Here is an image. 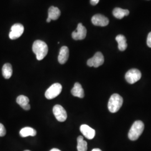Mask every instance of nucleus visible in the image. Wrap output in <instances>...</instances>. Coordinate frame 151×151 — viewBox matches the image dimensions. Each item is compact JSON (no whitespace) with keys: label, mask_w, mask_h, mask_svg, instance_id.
<instances>
[{"label":"nucleus","mask_w":151,"mask_h":151,"mask_svg":"<svg viewBox=\"0 0 151 151\" xmlns=\"http://www.w3.org/2000/svg\"><path fill=\"white\" fill-rule=\"evenodd\" d=\"M32 51L36 55L38 60H43L48 54V47L47 44L43 41L37 40L35 41L32 45Z\"/></svg>","instance_id":"obj_1"},{"label":"nucleus","mask_w":151,"mask_h":151,"mask_svg":"<svg viewBox=\"0 0 151 151\" xmlns=\"http://www.w3.org/2000/svg\"><path fill=\"white\" fill-rule=\"evenodd\" d=\"M145 128V125L143 123L137 120L132 125L128 133V138L131 140H136L139 138L140 135L142 134Z\"/></svg>","instance_id":"obj_2"},{"label":"nucleus","mask_w":151,"mask_h":151,"mask_svg":"<svg viewBox=\"0 0 151 151\" xmlns=\"http://www.w3.org/2000/svg\"><path fill=\"white\" fill-rule=\"evenodd\" d=\"M123 103V99L118 93H114L111 96L109 102L108 107L110 112L112 113H116L119 111Z\"/></svg>","instance_id":"obj_3"},{"label":"nucleus","mask_w":151,"mask_h":151,"mask_svg":"<svg viewBox=\"0 0 151 151\" xmlns=\"http://www.w3.org/2000/svg\"><path fill=\"white\" fill-rule=\"evenodd\" d=\"M62 86L60 83H54L47 89L45 93V96L49 100L53 99L60 95L62 92Z\"/></svg>","instance_id":"obj_4"},{"label":"nucleus","mask_w":151,"mask_h":151,"mask_svg":"<svg viewBox=\"0 0 151 151\" xmlns=\"http://www.w3.org/2000/svg\"><path fill=\"white\" fill-rule=\"evenodd\" d=\"M142 77L140 70L133 68L128 70L125 74V80L130 84H133L139 81Z\"/></svg>","instance_id":"obj_5"},{"label":"nucleus","mask_w":151,"mask_h":151,"mask_svg":"<svg viewBox=\"0 0 151 151\" xmlns=\"http://www.w3.org/2000/svg\"><path fill=\"white\" fill-rule=\"evenodd\" d=\"M53 112L56 119L60 122H63L67 118V114L64 108L60 105H55L53 109Z\"/></svg>","instance_id":"obj_6"},{"label":"nucleus","mask_w":151,"mask_h":151,"mask_svg":"<svg viewBox=\"0 0 151 151\" xmlns=\"http://www.w3.org/2000/svg\"><path fill=\"white\" fill-rule=\"evenodd\" d=\"M104 62V57L101 52H97L91 58L87 60V64L89 67H94L95 68L103 65Z\"/></svg>","instance_id":"obj_7"},{"label":"nucleus","mask_w":151,"mask_h":151,"mask_svg":"<svg viewBox=\"0 0 151 151\" xmlns=\"http://www.w3.org/2000/svg\"><path fill=\"white\" fill-rule=\"evenodd\" d=\"M87 34V30L82 23H79L77 25V29L72 34V37L76 40H83L86 38Z\"/></svg>","instance_id":"obj_8"},{"label":"nucleus","mask_w":151,"mask_h":151,"mask_svg":"<svg viewBox=\"0 0 151 151\" xmlns=\"http://www.w3.org/2000/svg\"><path fill=\"white\" fill-rule=\"evenodd\" d=\"M24 31V27L21 24H15L12 26L11 32L9 34V38L12 40L20 37Z\"/></svg>","instance_id":"obj_9"},{"label":"nucleus","mask_w":151,"mask_h":151,"mask_svg":"<svg viewBox=\"0 0 151 151\" xmlns=\"http://www.w3.org/2000/svg\"><path fill=\"white\" fill-rule=\"evenodd\" d=\"M91 22L94 25L99 27H106L109 23L108 18L101 14H96L93 16Z\"/></svg>","instance_id":"obj_10"},{"label":"nucleus","mask_w":151,"mask_h":151,"mask_svg":"<svg viewBox=\"0 0 151 151\" xmlns=\"http://www.w3.org/2000/svg\"><path fill=\"white\" fill-rule=\"evenodd\" d=\"M82 134L88 139H92L95 137V130L86 124H83L80 127Z\"/></svg>","instance_id":"obj_11"},{"label":"nucleus","mask_w":151,"mask_h":151,"mask_svg":"<svg viewBox=\"0 0 151 151\" xmlns=\"http://www.w3.org/2000/svg\"><path fill=\"white\" fill-rule=\"evenodd\" d=\"M69 57V49L66 46L62 47L60 49V54L58 60L60 64L63 65L65 63Z\"/></svg>","instance_id":"obj_12"},{"label":"nucleus","mask_w":151,"mask_h":151,"mask_svg":"<svg viewBox=\"0 0 151 151\" xmlns=\"http://www.w3.org/2000/svg\"><path fill=\"white\" fill-rule=\"evenodd\" d=\"M71 93L76 97L83 98L85 96L84 90L80 83L76 82L72 89L71 90Z\"/></svg>","instance_id":"obj_13"},{"label":"nucleus","mask_w":151,"mask_h":151,"mask_svg":"<svg viewBox=\"0 0 151 151\" xmlns=\"http://www.w3.org/2000/svg\"><path fill=\"white\" fill-rule=\"evenodd\" d=\"M113 14L116 18L118 19H122L124 16L129 15V11L127 9H122L121 8L116 7L114 9Z\"/></svg>","instance_id":"obj_14"},{"label":"nucleus","mask_w":151,"mask_h":151,"mask_svg":"<svg viewBox=\"0 0 151 151\" xmlns=\"http://www.w3.org/2000/svg\"><path fill=\"white\" fill-rule=\"evenodd\" d=\"M60 15V11L58 8L54 6H51L48 10V17L52 20H57Z\"/></svg>","instance_id":"obj_15"},{"label":"nucleus","mask_w":151,"mask_h":151,"mask_svg":"<svg viewBox=\"0 0 151 151\" xmlns=\"http://www.w3.org/2000/svg\"><path fill=\"white\" fill-rule=\"evenodd\" d=\"M116 40L118 44V48L120 51H124L127 48V39L123 35H118L116 37Z\"/></svg>","instance_id":"obj_16"},{"label":"nucleus","mask_w":151,"mask_h":151,"mask_svg":"<svg viewBox=\"0 0 151 151\" xmlns=\"http://www.w3.org/2000/svg\"><path fill=\"white\" fill-rule=\"evenodd\" d=\"M20 134L22 137H27L28 136L34 137L37 134V131L32 128L25 127L20 130Z\"/></svg>","instance_id":"obj_17"},{"label":"nucleus","mask_w":151,"mask_h":151,"mask_svg":"<svg viewBox=\"0 0 151 151\" xmlns=\"http://www.w3.org/2000/svg\"><path fill=\"white\" fill-rule=\"evenodd\" d=\"M2 75L6 79H9L12 75V68L10 63H6L2 67Z\"/></svg>","instance_id":"obj_18"},{"label":"nucleus","mask_w":151,"mask_h":151,"mask_svg":"<svg viewBox=\"0 0 151 151\" xmlns=\"http://www.w3.org/2000/svg\"><path fill=\"white\" fill-rule=\"evenodd\" d=\"M77 151H87V143L85 140H83L82 136H79L77 138Z\"/></svg>","instance_id":"obj_19"},{"label":"nucleus","mask_w":151,"mask_h":151,"mask_svg":"<svg viewBox=\"0 0 151 151\" xmlns=\"http://www.w3.org/2000/svg\"><path fill=\"white\" fill-rule=\"evenodd\" d=\"M16 102L20 106H22V108H24L28 104H29V99L28 97L24 95H20L17 97Z\"/></svg>","instance_id":"obj_20"},{"label":"nucleus","mask_w":151,"mask_h":151,"mask_svg":"<svg viewBox=\"0 0 151 151\" xmlns=\"http://www.w3.org/2000/svg\"><path fill=\"white\" fill-rule=\"evenodd\" d=\"M6 130L4 125L0 123V137H4L6 135Z\"/></svg>","instance_id":"obj_21"},{"label":"nucleus","mask_w":151,"mask_h":151,"mask_svg":"<svg viewBox=\"0 0 151 151\" xmlns=\"http://www.w3.org/2000/svg\"><path fill=\"white\" fill-rule=\"evenodd\" d=\"M147 44L149 47L151 48V32L148 34L147 40Z\"/></svg>","instance_id":"obj_22"},{"label":"nucleus","mask_w":151,"mask_h":151,"mask_svg":"<svg viewBox=\"0 0 151 151\" xmlns=\"http://www.w3.org/2000/svg\"><path fill=\"white\" fill-rule=\"evenodd\" d=\"M100 0H90V3L92 5H96Z\"/></svg>","instance_id":"obj_23"},{"label":"nucleus","mask_w":151,"mask_h":151,"mask_svg":"<svg viewBox=\"0 0 151 151\" xmlns=\"http://www.w3.org/2000/svg\"><path fill=\"white\" fill-rule=\"evenodd\" d=\"M92 151H102L101 150H100V149H99V148H94V149H93Z\"/></svg>","instance_id":"obj_24"},{"label":"nucleus","mask_w":151,"mask_h":151,"mask_svg":"<svg viewBox=\"0 0 151 151\" xmlns=\"http://www.w3.org/2000/svg\"><path fill=\"white\" fill-rule=\"evenodd\" d=\"M50 151H60V150H58V149H57V148H53V149H52V150H51Z\"/></svg>","instance_id":"obj_25"},{"label":"nucleus","mask_w":151,"mask_h":151,"mask_svg":"<svg viewBox=\"0 0 151 151\" xmlns=\"http://www.w3.org/2000/svg\"><path fill=\"white\" fill-rule=\"evenodd\" d=\"M51 20H51L50 18L48 17V18H47V22H50Z\"/></svg>","instance_id":"obj_26"},{"label":"nucleus","mask_w":151,"mask_h":151,"mask_svg":"<svg viewBox=\"0 0 151 151\" xmlns=\"http://www.w3.org/2000/svg\"><path fill=\"white\" fill-rule=\"evenodd\" d=\"M29 151V150H25V151Z\"/></svg>","instance_id":"obj_27"}]
</instances>
